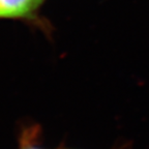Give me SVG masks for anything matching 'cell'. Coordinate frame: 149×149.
<instances>
[{
	"mask_svg": "<svg viewBox=\"0 0 149 149\" xmlns=\"http://www.w3.org/2000/svg\"><path fill=\"white\" fill-rule=\"evenodd\" d=\"M42 0H0V18H18L30 15Z\"/></svg>",
	"mask_w": 149,
	"mask_h": 149,
	"instance_id": "obj_1",
	"label": "cell"
},
{
	"mask_svg": "<svg viewBox=\"0 0 149 149\" xmlns=\"http://www.w3.org/2000/svg\"><path fill=\"white\" fill-rule=\"evenodd\" d=\"M20 149H42L40 148V147L35 146L33 143L31 142H27V141H23V143H22V146Z\"/></svg>",
	"mask_w": 149,
	"mask_h": 149,
	"instance_id": "obj_2",
	"label": "cell"
}]
</instances>
